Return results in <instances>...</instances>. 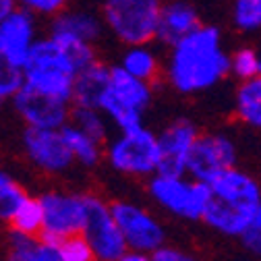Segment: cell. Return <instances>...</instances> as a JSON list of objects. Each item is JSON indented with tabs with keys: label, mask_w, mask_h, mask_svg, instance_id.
Instances as JSON below:
<instances>
[{
	"label": "cell",
	"mask_w": 261,
	"mask_h": 261,
	"mask_svg": "<svg viewBox=\"0 0 261 261\" xmlns=\"http://www.w3.org/2000/svg\"><path fill=\"white\" fill-rule=\"evenodd\" d=\"M230 73V54L224 50L222 31L199 25L174 46L166 64L170 85L180 93H197L214 87Z\"/></svg>",
	"instance_id": "6da1fadb"
},
{
	"label": "cell",
	"mask_w": 261,
	"mask_h": 261,
	"mask_svg": "<svg viewBox=\"0 0 261 261\" xmlns=\"http://www.w3.org/2000/svg\"><path fill=\"white\" fill-rule=\"evenodd\" d=\"M210 197L203 222L226 237H243L261 205L257 180L237 168H228L207 182Z\"/></svg>",
	"instance_id": "7a4b0ae2"
},
{
	"label": "cell",
	"mask_w": 261,
	"mask_h": 261,
	"mask_svg": "<svg viewBox=\"0 0 261 261\" xmlns=\"http://www.w3.org/2000/svg\"><path fill=\"white\" fill-rule=\"evenodd\" d=\"M23 75L25 85L73 104L77 69L50 36L40 38L31 48L27 60L23 62Z\"/></svg>",
	"instance_id": "3957f363"
},
{
	"label": "cell",
	"mask_w": 261,
	"mask_h": 261,
	"mask_svg": "<svg viewBox=\"0 0 261 261\" xmlns=\"http://www.w3.org/2000/svg\"><path fill=\"white\" fill-rule=\"evenodd\" d=\"M162 5L164 0H104L102 17L122 44H149L158 38Z\"/></svg>",
	"instance_id": "277c9868"
},
{
	"label": "cell",
	"mask_w": 261,
	"mask_h": 261,
	"mask_svg": "<svg viewBox=\"0 0 261 261\" xmlns=\"http://www.w3.org/2000/svg\"><path fill=\"white\" fill-rule=\"evenodd\" d=\"M44 207V228L40 239L60 245V241L83 234L87 222V195L46 193L40 197Z\"/></svg>",
	"instance_id": "5b68a950"
},
{
	"label": "cell",
	"mask_w": 261,
	"mask_h": 261,
	"mask_svg": "<svg viewBox=\"0 0 261 261\" xmlns=\"http://www.w3.org/2000/svg\"><path fill=\"white\" fill-rule=\"evenodd\" d=\"M149 195L170 214L187 220H203L210 187L201 180H185L182 176L158 174L149 182Z\"/></svg>",
	"instance_id": "8992f818"
},
{
	"label": "cell",
	"mask_w": 261,
	"mask_h": 261,
	"mask_svg": "<svg viewBox=\"0 0 261 261\" xmlns=\"http://www.w3.org/2000/svg\"><path fill=\"white\" fill-rule=\"evenodd\" d=\"M108 158L118 172L135 176L155 174L160 166V139L145 126L126 130L112 141Z\"/></svg>",
	"instance_id": "52a82bcc"
},
{
	"label": "cell",
	"mask_w": 261,
	"mask_h": 261,
	"mask_svg": "<svg viewBox=\"0 0 261 261\" xmlns=\"http://www.w3.org/2000/svg\"><path fill=\"white\" fill-rule=\"evenodd\" d=\"M83 237L91 245L95 261H118L128 251L112 207L93 195H87V222Z\"/></svg>",
	"instance_id": "ba28073f"
},
{
	"label": "cell",
	"mask_w": 261,
	"mask_h": 261,
	"mask_svg": "<svg viewBox=\"0 0 261 261\" xmlns=\"http://www.w3.org/2000/svg\"><path fill=\"white\" fill-rule=\"evenodd\" d=\"M237 164V147L234 143L224 137V135H199L195 141L189 162H187V172L201 182H210L220 172L234 168Z\"/></svg>",
	"instance_id": "9c48e42d"
},
{
	"label": "cell",
	"mask_w": 261,
	"mask_h": 261,
	"mask_svg": "<svg viewBox=\"0 0 261 261\" xmlns=\"http://www.w3.org/2000/svg\"><path fill=\"white\" fill-rule=\"evenodd\" d=\"M17 114L27 126L38 128H62L71 120V102L48 95L36 87L23 85L13 97Z\"/></svg>",
	"instance_id": "30bf717a"
},
{
	"label": "cell",
	"mask_w": 261,
	"mask_h": 261,
	"mask_svg": "<svg viewBox=\"0 0 261 261\" xmlns=\"http://www.w3.org/2000/svg\"><path fill=\"white\" fill-rule=\"evenodd\" d=\"M23 145L29 160L44 172H64L73 166V162H77L60 128L27 126L23 133Z\"/></svg>",
	"instance_id": "8fae6325"
},
{
	"label": "cell",
	"mask_w": 261,
	"mask_h": 261,
	"mask_svg": "<svg viewBox=\"0 0 261 261\" xmlns=\"http://www.w3.org/2000/svg\"><path fill=\"white\" fill-rule=\"evenodd\" d=\"M110 207L124 234L128 249L153 253L155 249L164 245V230H162L160 222L153 216H149L145 210L126 201H116Z\"/></svg>",
	"instance_id": "7c38bea8"
},
{
	"label": "cell",
	"mask_w": 261,
	"mask_h": 261,
	"mask_svg": "<svg viewBox=\"0 0 261 261\" xmlns=\"http://www.w3.org/2000/svg\"><path fill=\"white\" fill-rule=\"evenodd\" d=\"M199 137V130L189 120H176L164 128L160 139V166L158 174L182 176L187 172L189 153Z\"/></svg>",
	"instance_id": "4fadbf2b"
},
{
	"label": "cell",
	"mask_w": 261,
	"mask_h": 261,
	"mask_svg": "<svg viewBox=\"0 0 261 261\" xmlns=\"http://www.w3.org/2000/svg\"><path fill=\"white\" fill-rule=\"evenodd\" d=\"M38 40H40L38 15H34L27 9L15 7L9 13V17L0 23V50L9 54L21 67Z\"/></svg>",
	"instance_id": "5bb4252c"
},
{
	"label": "cell",
	"mask_w": 261,
	"mask_h": 261,
	"mask_svg": "<svg viewBox=\"0 0 261 261\" xmlns=\"http://www.w3.org/2000/svg\"><path fill=\"white\" fill-rule=\"evenodd\" d=\"M199 25V13L189 0H166L160 11L158 40L168 46H174Z\"/></svg>",
	"instance_id": "9a60e30c"
},
{
	"label": "cell",
	"mask_w": 261,
	"mask_h": 261,
	"mask_svg": "<svg viewBox=\"0 0 261 261\" xmlns=\"http://www.w3.org/2000/svg\"><path fill=\"white\" fill-rule=\"evenodd\" d=\"M151 95H153L151 83L137 79L135 75H130L118 64V67H112V71H110V85L102 97V102L108 100V102L120 104L124 108H133V110L143 112L151 104Z\"/></svg>",
	"instance_id": "2e32d148"
},
{
	"label": "cell",
	"mask_w": 261,
	"mask_h": 261,
	"mask_svg": "<svg viewBox=\"0 0 261 261\" xmlns=\"http://www.w3.org/2000/svg\"><path fill=\"white\" fill-rule=\"evenodd\" d=\"M110 71L112 67H106L100 60H95L89 67L81 69L75 77L73 106L100 108V102L110 85Z\"/></svg>",
	"instance_id": "e0dca14e"
},
{
	"label": "cell",
	"mask_w": 261,
	"mask_h": 261,
	"mask_svg": "<svg viewBox=\"0 0 261 261\" xmlns=\"http://www.w3.org/2000/svg\"><path fill=\"white\" fill-rule=\"evenodd\" d=\"M104 27H106L104 17H97L89 9H64L50 23L52 31H64V34L77 36V38L91 42V44L97 42Z\"/></svg>",
	"instance_id": "ac0fdd59"
},
{
	"label": "cell",
	"mask_w": 261,
	"mask_h": 261,
	"mask_svg": "<svg viewBox=\"0 0 261 261\" xmlns=\"http://www.w3.org/2000/svg\"><path fill=\"white\" fill-rule=\"evenodd\" d=\"M120 67L124 71H128L130 75H135L137 79H143L147 83H155L160 77V71H162L158 54L147 44L128 46L126 52L122 54Z\"/></svg>",
	"instance_id": "d6986e66"
},
{
	"label": "cell",
	"mask_w": 261,
	"mask_h": 261,
	"mask_svg": "<svg viewBox=\"0 0 261 261\" xmlns=\"http://www.w3.org/2000/svg\"><path fill=\"white\" fill-rule=\"evenodd\" d=\"M234 110L245 124L261 128V75L241 81L234 97Z\"/></svg>",
	"instance_id": "ffe728a7"
},
{
	"label": "cell",
	"mask_w": 261,
	"mask_h": 261,
	"mask_svg": "<svg viewBox=\"0 0 261 261\" xmlns=\"http://www.w3.org/2000/svg\"><path fill=\"white\" fill-rule=\"evenodd\" d=\"M60 130H62L64 139H67V145H69V149L73 151V155H75V160L79 162V164L91 168V166H95L97 162H100V158H102L100 143H97L95 139H91V137L85 133V130H81V128H79L77 124H73L71 120L64 124Z\"/></svg>",
	"instance_id": "44dd1931"
},
{
	"label": "cell",
	"mask_w": 261,
	"mask_h": 261,
	"mask_svg": "<svg viewBox=\"0 0 261 261\" xmlns=\"http://www.w3.org/2000/svg\"><path fill=\"white\" fill-rule=\"evenodd\" d=\"M60 48L62 52L69 56V60L75 64V69L77 73L85 67H89L91 62H95V50H93V44L91 42H85L77 36H71V34H64V31H52L50 29V34H48Z\"/></svg>",
	"instance_id": "7402d4cb"
},
{
	"label": "cell",
	"mask_w": 261,
	"mask_h": 261,
	"mask_svg": "<svg viewBox=\"0 0 261 261\" xmlns=\"http://www.w3.org/2000/svg\"><path fill=\"white\" fill-rule=\"evenodd\" d=\"M11 228L15 232L27 234V237H40L44 228V207L40 199H34L27 195V199L21 203V207L11 218Z\"/></svg>",
	"instance_id": "603a6c76"
},
{
	"label": "cell",
	"mask_w": 261,
	"mask_h": 261,
	"mask_svg": "<svg viewBox=\"0 0 261 261\" xmlns=\"http://www.w3.org/2000/svg\"><path fill=\"white\" fill-rule=\"evenodd\" d=\"M106 114L100 108H89V106H73L71 108V122L77 124L81 130L95 139L100 145L106 143L108 139V124H106Z\"/></svg>",
	"instance_id": "cb8c5ba5"
},
{
	"label": "cell",
	"mask_w": 261,
	"mask_h": 261,
	"mask_svg": "<svg viewBox=\"0 0 261 261\" xmlns=\"http://www.w3.org/2000/svg\"><path fill=\"white\" fill-rule=\"evenodd\" d=\"M23 85H25L23 67L0 50V106L5 102H13V97Z\"/></svg>",
	"instance_id": "d4e9b609"
},
{
	"label": "cell",
	"mask_w": 261,
	"mask_h": 261,
	"mask_svg": "<svg viewBox=\"0 0 261 261\" xmlns=\"http://www.w3.org/2000/svg\"><path fill=\"white\" fill-rule=\"evenodd\" d=\"M25 199L27 193L23 191V187L9 174L0 172V222H11Z\"/></svg>",
	"instance_id": "484cf974"
},
{
	"label": "cell",
	"mask_w": 261,
	"mask_h": 261,
	"mask_svg": "<svg viewBox=\"0 0 261 261\" xmlns=\"http://www.w3.org/2000/svg\"><path fill=\"white\" fill-rule=\"evenodd\" d=\"M232 23L245 31L255 34L261 29V0H232Z\"/></svg>",
	"instance_id": "4316f807"
},
{
	"label": "cell",
	"mask_w": 261,
	"mask_h": 261,
	"mask_svg": "<svg viewBox=\"0 0 261 261\" xmlns=\"http://www.w3.org/2000/svg\"><path fill=\"white\" fill-rule=\"evenodd\" d=\"M230 73L241 81L253 79L259 75V52L253 48H239L230 54Z\"/></svg>",
	"instance_id": "83f0119b"
},
{
	"label": "cell",
	"mask_w": 261,
	"mask_h": 261,
	"mask_svg": "<svg viewBox=\"0 0 261 261\" xmlns=\"http://www.w3.org/2000/svg\"><path fill=\"white\" fill-rule=\"evenodd\" d=\"M7 261H40L38 257V237H27L21 232L11 234V251Z\"/></svg>",
	"instance_id": "f1b7e54d"
},
{
	"label": "cell",
	"mask_w": 261,
	"mask_h": 261,
	"mask_svg": "<svg viewBox=\"0 0 261 261\" xmlns=\"http://www.w3.org/2000/svg\"><path fill=\"white\" fill-rule=\"evenodd\" d=\"M58 247H60L67 261H95L93 249L83 234H75V237L64 239V241H60Z\"/></svg>",
	"instance_id": "f546056e"
},
{
	"label": "cell",
	"mask_w": 261,
	"mask_h": 261,
	"mask_svg": "<svg viewBox=\"0 0 261 261\" xmlns=\"http://www.w3.org/2000/svg\"><path fill=\"white\" fill-rule=\"evenodd\" d=\"M15 5L27 9L38 17H56L69 7V0H15Z\"/></svg>",
	"instance_id": "4dcf8cb0"
},
{
	"label": "cell",
	"mask_w": 261,
	"mask_h": 261,
	"mask_svg": "<svg viewBox=\"0 0 261 261\" xmlns=\"http://www.w3.org/2000/svg\"><path fill=\"white\" fill-rule=\"evenodd\" d=\"M243 243L247 245V249H251L253 253L261 255V205L255 212L251 224L247 226V230L243 232Z\"/></svg>",
	"instance_id": "1f68e13d"
},
{
	"label": "cell",
	"mask_w": 261,
	"mask_h": 261,
	"mask_svg": "<svg viewBox=\"0 0 261 261\" xmlns=\"http://www.w3.org/2000/svg\"><path fill=\"white\" fill-rule=\"evenodd\" d=\"M151 259L153 261H195L191 259L189 255L180 253L178 249H172V247H160L151 253Z\"/></svg>",
	"instance_id": "d6a6232c"
},
{
	"label": "cell",
	"mask_w": 261,
	"mask_h": 261,
	"mask_svg": "<svg viewBox=\"0 0 261 261\" xmlns=\"http://www.w3.org/2000/svg\"><path fill=\"white\" fill-rule=\"evenodd\" d=\"M118 261H153L145 251H135V249H130L126 251Z\"/></svg>",
	"instance_id": "836d02e7"
},
{
	"label": "cell",
	"mask_w": 261,
	"mask_h": 261,
	"mask_svg": "<svg viewBox=\"0 0 261 261\" xmlns=\"http://www.w3.org/2000/svg\"><path fill=\"white\" fill-rule=\"evenodd\" d=\"M15 7H17L15 0H0V23H3V21L9 17V13H11Z\"/></svg>",
	"instance_id": "e575fe53"
},
{
	"label": "cell",
	"mask_w": 261,
	"mask_h": 261,
	"mask_svg": "<svg viewBox=\"0 0 261 261\" xmlns=\"http://www.w3.org/2000/svg\"><path fill=\"white\" fill-rule=\"evenodd\" d=\"M259 75H261V52H259Z\"/></svg>",
	"instance_id": "d590c367"
}]
</instances>
